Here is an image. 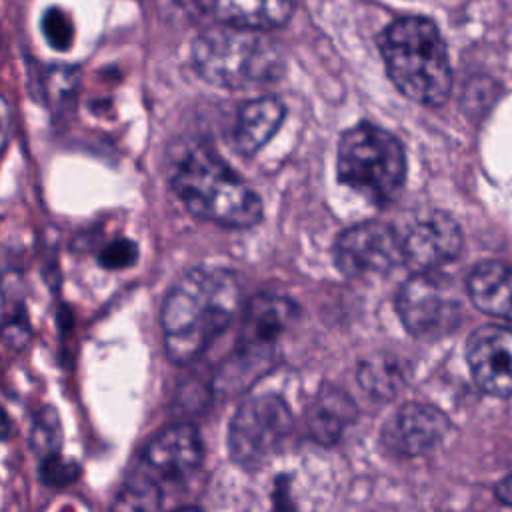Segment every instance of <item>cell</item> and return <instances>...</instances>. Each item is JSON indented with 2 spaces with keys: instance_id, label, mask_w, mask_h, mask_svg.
<instances>
[{
  "instance_id": "cell-1",
  "label": "cell",
  "mask_w": 512,
  "mask_h": 512,
  "mask_svg": "<svg viewBox=\"0 0 512 512\" xmlns=\"http://www.w3.org/2000/svg\"><path fill=\"white\" fill-rule=\"evenodd\" d=\"M240 302V280L228 268L198 266L182 274L168 290L160 312L170 360L186 364L202 356L232 322Z\"/></svg>"
},
{
  "instance_id": "cell-2",
  "label": "cell",
  "mask_w": 512,
  "mask_h": 512,
  "mask_svg": "<svg viewBox=\"0 0 512 512\" xmlns=\"http://www.w3.org/2000/svg\"><path fill=\"white\" fill-rule=\"evenodd\" d=\"M380 54L394 86L410 100L440 106L452 86V72L442 34L422 16L394 20L380 36Z\"/></svg>"
},
{
  "instance_id": "cell-3",
  "label": "cell",
  "mask_w": 512,
  "mask_h": 512,
  "mask_svg": "<svg viewBox=\"0 0 512 512\" xmlns=\"http://www.w3.org/2000/svg\"><path fill=\"white\" fill-rule=\"evenodd\" d=\"M172 188L196 218L224 228H252L262 220L260 196L214 152L198 148L178 166Z\"/></svg>"
},
{
  "instance_id": "cell-4",
  "label": "cell",
  "mask_w": 512,
  "mask_h": 512,
  "mask_svg": "<svg viewBox=\"0 0 512 512\" xmlns=\"http://www.w3.org/2000/svg\"><path fill=\"white\" fill-rule=\"evenodd\" d=\"M196 72L220 88H248L280 78L284 60L278 44L258 30L222 24L192 44Z\"/></svg>"
},
{
  "instance_id": "cell-5",
  "label": "cell",
  "mask_w": 512,
  "mask_h": 512,
  "mask_svg": "<svg viewBox=\"0 0 512 512\" xmlns=\"http://www.w3.org/2000/svg\"><path fill=\"white\" fill-rule=\"evenodd\" d=\"M336 170L342 184L370 202L386 204L404 184V148L392 132L362 122L342 134Z\"/></svg>"
},
{
  "instance_id": "cell-6",
  "label": "cell",
  "mask_w": 512,
  "mask_h": 512,
  "mask_svg": "<svg viewBox=\"0 0 512 512\" xmlns=\"http://www.w3.org/2000/svg\"><path fill=\"white\" fill-rule=\"evenodd\" d=\"M296 316L298 308L286 296L264 292L250 298L240 326L236 362H230L226 372L220 374V384L232 392L250 386L256 374L272 362L274 346L294 324Z\"/></svg>"
},
{
  "instance_id": "cell-7",
  "label": "cell",
  "mask_w": 512,
  "mask_h": 512,
  "mask_svg": "<svg viewBox=\"0 0 512 512\" xmlns=\"http://www.w3.org/2000/svg\"><path fill=\"white\" fill-rule=\"evenodd\" d=\"M292 428V412L278 394H256L246 398L228 426L230 458L242 468L266 462Z\"/></svg>"
},
{
  "instance_id": "cell-8",
  "label": "cell",
  "mask_w": 512,
  "mask_h": 512,
  "mask_svg": "<svg viewBox=\"0 0 512 512\" xmlns=\"http://www.w3.org/2000/svg\"><path fill=\"white\" fill-rule=\"evenodd\" d=\"M398 314L404 326L416 336H444L462 318V294L446 274L420 270L400 288Z\"/></svg>"
},
{
  "instance_id": "cell-9",
  "label": "cell",
  "mask_w": 512,
  "mask_h": 512,
  "mask_svg": "<svg viewBox=\"0 0 512 512\" xmlns=\"http://www.w3.org/2000/svg\"><path fill=\"white\" fill-rule=\"evenodd\" d=\"M334 262L346 276H372L402 264L398 230L382 222L346 228L334 244Z\"/></svg>"
},
{
  "instance_id": "cell-10",
  "label": "cell",
  "mask_w": 512,
  "mask_h": 512,
  "mask_svg": "<svg viewBox=\"0 0 512 512\" xmlns=\"http://www.w3.org/2000/svg\"><path fill=\"white\" fill-rule=\"evenodd\" d=\"M400 236L402 262L420 270H434L436 266L456 258L462 248V234L458 224L444 212L432 210L410 220Z\"/></svg>"
},
{
  "instance_id": "cell-11",
  "label": "cell",
  "mask_w": 512,
  "mask_h": 512,
  "mask_svg": "<svg viewBox=\"0 0 512 512\" xmlns=\"http://www.w3.org/2000/svg\"><path fill=\"white\" fill-rule=\"evenodd\" d=\"M202 440L192 424H172L150 438L142 452V468L160 484L182 482L202 464Z\"/></svg>"
},
{
  "instance_id": "cell-12",
  "label": "cell",
  "mask_w": 512,
  "mask_h": 512,
  "mask_svg": "<svg viewBox=\"0 0 512 512\" xmlns=\"http://www.w3.org/2000/svg\"><path fill=\"white\" fill-rule=\"evenodd\" d=\"M466 358L484 392L512 394V328L482 326L474 330L466 344Z\"/></svg>"
},
{
  "instance_id": "cell-13",
  "label": "cell",
  "mask_w": 512,
  "mask_h": 512,
  "mask_svg": "<svg viewBox=\"0 0 512 512\" xmlns=\"http://www.w3.org/2000/svg\"><path fill=\"white\" fill-rule=\"evenodd\" d=\"M446 416L426 404H404L384 426V444L404 456H420L432 450L446 434Z\"/></svg>"
},
{
  "instance_id": "cell-14",
  "label": "cell",
  "mask_w": 512,
  "mask_h": 512,
  "mask_svg": "<svg viewBox=\"0 0 512 512\" xmlns=\"http://www.w3.org/2000/svg\"><path fill=\"white\" fill-rule=\"evenodd\" d=\"M200 6L220 24L246 30H274L284 26L296 0H198Z\"/></svg>"
},
{
  "instance_id": "cell-15",
  "label": "cell",
  "mask_w": 512,
  "mask_h": 512,
  "mask_svg": "<svg viewBox=\"0 0 512 512\" xmlns=\"http://www.w3.org/2000/svg\"><path fill=\"white\" fill-rule=\"evenodd\" d=\"M284 114V104L274 96H262L244 104L232 132L234 148L242 156L256 154L276 134Z\"/></svg>"
},
{
  "instance_id": "cell-16",
  "label": "cell",
  "mask_w": 512,
  "mask_h": 512,
  "mask_svg": "<svg viewBox=\"0 0 512 512\" xmlns=\"http://www.w3.org/2000/svg\"><path fill=\"white\" fill-rule=\"evenodd\" d=\"M468 296L482 312L512 322V266L484 262L468 278Z\"/></svg>"
},
{
  "instance_id": "cell-17",
  "label": "cell",
  "mask_w": 512,
  "mask_h": 512,
  "mask_svg": "<svg viewBox=\"0 0 512 512\" xmlns=\"http://www.w3.org/2000/svg\"><path fill=\"white\" fill-rule=\"evenodd\" d=\"M354 418V404L342 392L334 388L322 390L306 412L308 434L320 444L336 442L344 428Z\"/></svg>"
},
{
  "instance_id": "cell-18",
  "label": "cell",
  "mask_w": 512,
  "mask_h": 512,
  "mask_svg": "<svg viewBox=\"0 0 512 512\" xmlns=\"http://www.w3.org/2000/svg\"><path fill=\"white\" fill-rule=\"evenodd\" d=\"M162 496V484L140 466L120 486L112 512H160Z\"/></svg>"
},
{
  "instance_id": "cell-19",
  "label": "cell",
  "mask_w": 512,
  "mask_h": 512,
  "mask_svg": "<svg viewBox=\"0 0 512 512\" xmlns=\"http://www.w3.org/2000/svg\"><path fill=\"white\" fill-rule=\"evenodd\" d=\"M358 380L368 394L386 400L392 398L396 390L402 386V372L392 358L378 356L362 364Z\"/></svg>"
},
{
  "instance_id": "cell-20",
  "label": "cell",
  "mask_w": 512,
  "mask_h": 512,
  "mask_svg": "<svg viewBox=\"0 0 512 512\" xmlns=\"http://www.w3.org/2000/svg\"><path fill=\"white\" fill-rule=\"evenodd\" d=\"M32 444L42 458L58 452L60 424H58V416L52 410H44L42 414H38L32 428Z\"/></svg>"
},
{
  "instance_id": "cell-21",
  "label": "cell",
  "mask_w": 512,
  "mask_h": 512,
  "mask_svg": "<svg viewBox=\"0 0 512 512\" xmlns=\"http://www.w3.org/2000/svg\"><path fill=\"white\" fill-rule=\"evenodd\" d=\"M78 476H80V466L72 460L62 458L58 452L42 458L40 478L46 486L64 488V486H70L72 482H76Z\"/></svg>"
},
{
  "instance_id": "cell-22",
  "label": "cell",
  "mask_w": 512,
  "mask_h": 512,
  "mask_svg": "<svg viewBox=\"0 0 512 512\" xmlns=\"http://www.w3.org/2000/svg\"><path fill=\"white\" fill-rule=\"evenodd\" d=\"M42 32H44V38L48 40V44L54 46L56 50H66L72 44V36H74L72 34V22L58 8H50L44 14Z\"/></svg>"
},
{
  "instance_id": "cell-23",
  "label": "cell",
  "mask_w": 512,
  "mask_h": 512,
  "mask_svg": "<svg viewBox=\"0 0 512 512\" xmlns=\"http://www.w3.org/2000/svg\"><path fill=\"white\" fill-rule=\"evenodd\" d=\"M136 258H138V246L128 238H116L108 242L98 254L100 266L108 270L128 268L136 262Z\"/></svg>"
},
{
  "instance_id": "cell-24",
  "label": "cell",
  "mask_w": 512,
  "mask_h": 512,
  "mask_svg": "<svg viewBox=\"0 0 512 512\" xmlns=\"http://www.w3.org/2000/svg\"><path fill=\"white\" fill-rule=\"evenodd\" d=\"M2 336H4V340H6L8 346H14V348L26 346L28 336H30V324H28V320H26V314L10 316V318L2 324Z\"/></svg>"
},
{
  "instance_id": "cell-25",
  "label": "cell",
  "mask_w": 512,
  "mask_h": 512,
  "mask_svg": "<svg viewBox=\"0 0 512 512\" xmlns=\"http://www.w3.org/2000/svg\"><path fill=\"white\" fill-rule=\"evenodd\" d=\"M496 496L504 504H512V474H508L504 480H500V484L496 486Z\"/></svg>"
},
{
  "instance_id": "cell-26",
  "label": "cell",
  "mask_w": 512,
  "mask_h": 512,
  "mask_svg": "<svg viewBox=\"0 0 512 512\" xmlns=\"http://www.w3.org/2000/svg\"><path fill=\"white\" fill-rule=\"evenodd\" d=\"M8 104L6 100L0 96V136H6V130L10 126V114H8Z\"/></svg>"
},
{
  "instance_id": "cell-27",
  "label": "cell",
  "mask_w": 512,
  "mask_h": 512,
  "mask_svg": "<svg viewBox=\"0 0 512 512\" xmlns=\"http://www.w3.org/2000/svg\"><path fill=\"white\" fill-rule=\"evenodd\" d=\"M12 434V424H10V418L8 414L0 408V440H8Z\"/></svg>"
},
{
  "instance_id": "cell-28",
  "label": "cell",
  "mask_w": 512,
  "mask_h": 512,
  "mask_svg": "<svg viewBox=\"0 0 512 512\" xmlns=\"http://www.w3.org/2000/svg\"><path fill=\"white\" fill-rule=\"evenodd\" d=\"M174 512H200V510H196V508H178V510H174Z\"/></svg>"
}]
</instances>
